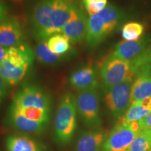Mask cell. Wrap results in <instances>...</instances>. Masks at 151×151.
<instances>
[{
    "label": "cell",
    "instance_id": "6da1fadb",
    "mask_svg": "<svg viewBox=\"0 0 151 151\" xmlns=\"http://www.w3.org/2000/svg\"><path fill=\"white\" fill-rule=\"evenodd\" d=\"M79 5L77 0H37L32 6L29 22L34 37L38 41L62 33Z\"/></svg>",
    "mask_w": 151,
    "mask_h": 151
},
{
    "label": "cell",
    "instance_id": "7a4b0ae2",
    "mask_svg": "<svg viewBox=\"0 0 151 151\" xmlns=\"http://www.w3.org/2000/svg\"><path fill=\"white\" fill-rule=\"evenodd\" d=\"M35 54L26 42L8 48L6 59L0 65V76L9 86L19 84L27 76L33 65Z\"/></svg>",
    "mask_w": 151,
    "mask_h": 151
},
{
    "label": "cell",
    "instance_id": "3957f363",
    "mask_svg": "<svg viewBox=\"0 0 151 151\" xmlns=\"http://www.w3.org/2000/svg\"><path fill=\"white\" fill-rule=\"evenodd\" d=\"M123 11L109 4L100 12L90 16L86 37L87 45L95 48L116 29L124 19Z\"/></svg>",
    "mask_w": 151,
    "mask_h": 151
},
{
    "label": "cell",
    "instance_id": "277c9868",
    "mask_svg": "<svg viewBox=\"0 0 151 151\" xmlns=\"http://www.w3.org/2000/svg\"><path fill=\"white\" fill-rule=\"evenodd\" d=\"M76 97L70 92L64 94L57 110L54 122L55 140L67 145L72 140L77 127Z\"/></svg>",
    "mask_w": 151,
    "mask_h": 151
},
{
    "label": "cell",
    "instance_id": "5b68a950",
    "mask_svg": "<svg viewBox=\"0 0 151 151\" xmlns=\"http://www.w3.org/2000/svg\"><path fill=\"white\" fill-rule=\"evenodd\" d=\"M99 71L106 91L124 81L133 80L136 76L131 64L111 55L104 61Z\"/></svg>",
    "mask_w": 151,
    "mask_h": 151
},
{
    "label": "cell",
    "instance_id": "8992f818",
    "mask_svg": "<svg viewBox=\"0 0 151 151\" xmlns=\"http://www.w3.org/2000/svg\"><path fill=\"white\" fill-rule=\"evenodd\" d=\"M77 113L85 125L90 128L101 126L99 97L97 88L78 92L76 96Z\"/></svg>",
    "mask_w": 151,
    "mask_h": 151
},
{
    "label": "cell",
    "instance_id": "52a82bcc",
    "mask_svg": "<svg viewBox=\"0 0 151 151\" xmlns=\"http://www.w3.org/2000/svg\"><path fill=\"white\" fill-rule=\"evenodd\" d=\"M132 82L133 80L126 81L106 91L104 100L113 118H121L129 109Z\"/></svg>",
    "mask_w": 151,
    "mask_h": 151
},
{
    "label": "cell",
    "instance_id": "ba28073f",
    "mask_svg": "<svg viewBox=\"0 0 151 151\" xmlns=\"http://www.w3.org/2000/svg\"><path fill=\"white\" fill-rule=\"evenodd\" d=\"M11 104L20 108L33 107L51 111L52 101L42 88L35 85H25L16 92Z\"/></svg>",
    "mask_w": 151,
    "mask_h": 151
},
{
    "label": "cell",
    "instance_id": "9c48e42d",
    "mask_svg": "<svg viewBox=\"0 0 151 151\" xmlns=\"http://www.w3.org/2000/svg\"><path fill=\"white\" fill-rule=\"evenodd\" d=\"M137 134L129 124L118 122L107 136L103 151H127Z\"/></svg>",
    "mask_w": 151,
    "mask_h": 151
},
{
    "label": "cell",
    "instance_id": "30bf717a",
    "mask_svg": "<svg viewBox=\"0 0 151 151\" xmlns=\"http://www.w3.org/2000/svg\"><path fill=\"white\" fill-rule=\"evenodd\" d=\"M23 26L15 17H6L0 22V46L10 48L24 41Z\"/></svg>",
    "mask_w": 151,
    "mask_h": 151
},
{
    "label": "cell",
    "instance_id": "8fae6325",
    "mask_svg": "<svg viewBox=\"0 0 151 151\" xmlns=\"http://www.w3.org/2000/svg\"><path fill=\"white\" fill-rule=\"evenodd\" d=\"M88 21L86 13L83 10L82 5L79 4L74 9L71 18L65 24L62 33L72 43H81L86 39Z\"/></svg>",
    "mask_w": 151,
    "mask_h": 151
},
{
    "label": "cell",
    "instance_id": "7c38bea8",
    "mask_svg": "<svg viewBox=\"0 0 151 151\" xmlns=\"http://www.w3.org/2000/svg\"><path fill=\"white\" fill-rule=\"evenodd\" d=\"M150 42V36L143 37L137 41H122L116 44L111 55L132 64L143 53Z\"/></svg>",
    "mask_w": 151,
    "mask_h": 151
},
{
    "label": "cell",
    "instance_id": "4fadbf2b",
    "mask_svg": "<svg viewBox=\"0 0 151 151\" xmlns=\"http://www.w3.org/2000/svg\"><path fill=\"white\" fill-rule=\"evenodd\" d=\"M69 83L78 92L97 88V68L91 64L81 66L71 73Z\"/></svg>",
    "mask_w": 151,
    "mask_h": 151
},
{
    "label": "cell",
    "instance_id": "5bb4252c",
    "mask_svg": "<svg viewBox=\"0 0 151 151\" xmlns=\"http://www.w3.org/2000/svg\"><path fill=\"white\" fill-rule=\"evenodd\" d=\"M6 121L15 129L27 134H39L46 131L48 124L41 123L26 118L20 114L12 106H10L7 115Z\"/></svg>",
    "mask_w": 151,
    "mask_h": 151
},
{
    "label": "cell",
    "instance_id": "9a60e30c",
    "mask_svg": "<svg viewBox=\"0 0 151 151\" xmlns=\"http://www.w3.org/2000/svg\"><path fill=\"white\" fill-rule=\"evenodd\" d=\"M101 129H92L81 132L76 143L75 151H100L107 137Z\"/></svg>",
    "mask_w": 151,
    "mask_h": 151
},
{
    "label": "cell",
    "instance_id": "2e32d148",
    "mask_svg": "<svg viewBox=\"0 0 151 151\" xmlns=\"http://www.w3.org/2000/svg\"><path fill=\"white\" fill-rule=\"evenodd\" d=\"M135 76L132 86L130 105L151 97V71L138 73Z\"/></svg>",
    "mask_w": 151,
    "mask_h": 151
},
{
    "label": "cell",
    "instance_id": "e0dca14e",
    "mask_svg": "<svg viewBox=\"0 0 151 151\" xmlns=\"http://www.w3.org/2000/svg\"><path fill=\"white\" fill-rule=\"evenodd\" d=\"M7 151H43L42 145L27 136L11 135L6 138Z\"/></svg>",
    "mask_w": 151,
    "mask_h": 151
},
{
    "label": "cell",
    "instance_id": "ac0fdd59",
    "mask_svg": "<svg viewBox=\"0 0 151 151\" xmlns=\"http://www.w3.org/2000/svg\"><path fill=\"white\" fill-rule=\"evenodd\" d=\"M35 53L38 61L44 65L54 66L59 64L62 60H65L63 55L55 54L49 50L47 46L46 40L38 41Z\"/></svg>",
    "mask_w": 151,
    "mask_h": 151
},
{
    "label": "cell",
    "instance_id": "d6986e66",
    "mask_svg": "<svg viewBox=\"0 0 151 151\" xmlns=\"http://www.w3.org/2000/svg\"><path fill=\"white\" fill-rule=\"evenodd\" d=\"M71 41L63 34H55L46 40L47 46L52 52L59 55L70 54L71 50Z\"/></svg>",
    "mask_w": 151,
    "mask_h": 151
},
{
    "label": "cell",
    "instance_id": "ffe728a7",
    "mask_svg": "<svg viewBox=\"0 0 151 151\" xmlns=\"http://www.w3.org/2000/svg\"><path fill=\"white\" fill-rule=\"evenodd\" d=\"M150 111V109L143 106L141 102L132 104L129 106L124 116L118 119V122L127 124L139 122L146 118Z\"/></svg>",
    "mask_w": 151,
    "mask_h": 151
},
{
    "label": "cell",
    "instance_id": "44dd1931",
    "mask_svg": "<svg viewBox=\"0 0 151 151\" xmlns=\"http://www.w3.org/2000/svg\"><path fill=\"white\" fill-rule=\"evenodd\" d=\"M11 106H12L20 114L29 120L37 122H41V123H49L50 118V111L33 108V107L20 108V107H16L12 104H11Z\"/></svg>",
    "mask_w": 151,
    "mask_h": 151
},
{
    "label": "cell",
    "instance_id": "7402d4cb",
    "mask_svg": "<svg viewBox=\"0 0 151 151\" xmlns=\"http://www.w3.org/2000/svg\"><path fill=\"white\" fill-rule=\"evenodd\" d=\"M150 132L149 129H141L132 141L127 151H150Z\"/></svg>",
    "mask_w": 151,
    "mask_h": 151
},
{
    "label": "cell",
    "instance_id": "603a6c76",
    "mask_svg": "<svg viewBox=\"0 0 151 151\" xmlns=\"http://www.w3.org/2000/svg\"><path fill=\"white\" fill-rule=\"evenodd\" d=\"M143 31L144 27L139 22H128L122 27V36L126 41H137Z\"/></svg>",
    "mask_w": 151,
    "mask_h": 151
},
{
    "label": "cell",
    "instance_id": "cb8c5ba5",
    "mask_svg": "<svg viewBox=\"0 0 151 151\" xmlns=\"http://www.w3.org/2000/svg\"><path fill=\"white\" fill-rule=\"evenodd\" d=\"M136 74L141 71L151 70V43L133 63L131 64Z\"/></svg>",
    "mask_w": 151,
    "mask_h": 151
},
{
    "label": "cell",
    "instance_id": "d4e9b609",
    "mask_svg": "<svg viewBox=\"0 0 151 151\" xmlns=\"http://www.w3.org/2000/svg\"><path fill=\"white\" fill-rule=\"evenodd\" d=\"M82 2L90 16L97 14L107 6V0H82Z\"/></svg>",
    "mask_w": 151,
    "mask_h": 151
},
{
    "label": "cell",
    "instance_id": "484cf974",
    "mask_svg": "<svg viewBox=\"0 0 151 151\" xmlns=\"http://www.w3.org/2000/svg\"><path fill=\"white\" fill-rule=\"evenodd\" d=\"M9 92V86L0 76V107L7 97Z\"/></svg>",
    "mask_w": 151,
    "mask_h": 151
},
{
    "label": "cell",
    "instance_id": "4316f807",
    "mask_svg": "<svg viewBox=\"0 0 151 151\" xmlns=\"http://www.w3.org/2000/svg\"><path fill=\"white\" fill-rule=\"evenodd\" d=\"M140 129H151V111L146 118H143L140 121H139ZM140 130V131H141Z\"/></svg>",
    "mask_w": 151,
    "mask_h": 151
},
{
    "label": "cell",
    "instance_id": "83f0119b",
    "mask_svg": "<svg viewBox=\"0 0 151 151\" xmlns=\"http://www.w3.org/2000/svg\"><path fill=\"white\" fill-rule=\"evenodd\" d=\"M8 14V6L4 0H0V22L6 18Z\"/></svg>",
    "mask_w": 151,
    "mask_h": 151
},
{
    "label": "cell",
    "instance_id": "f1b7e54d",
    "mask_svg": "<svg viewBox=\"0 0 151 151\" xmlns=\"http://www.w3.org/2000/svg\"><path fill=\"white\" fill-rule=\"evenodd\" d=\"M7 52H8V48H4V47L0 46V65H1L6 59Z\"/></svg>",
    "mask_w": 151,
    "mask_h": 151
},
{
    "label": "cell",
    "instance_id": "f546056e",
    "mask_svg": "<svg viewBox=\"0 0 151 151\" xmlns=\"http://www.w3.org/2000/svg\"><path fill=\"white\" fill-rule=\"evenodd\" d=\"M11 1H14V2H20V1H23V0H11Z\"/></svg>",
    "mask_w": 151,
    "mask_h": 151
},
{
    "label": "cell",
    "instance_id": "4dcf8cb0",
    "mask_svg": "<svg viewBox=\"0 0 151 151\" xmlns=\"http://www.w3.org/2000/svg\"><path fill=\"white\" fill-rule=\"evenodd\" d=\"M150 129V151H151V129Z\"/></svg>",
    "mask_w": 151,
    "mask_h": 151
}]
</instances>
